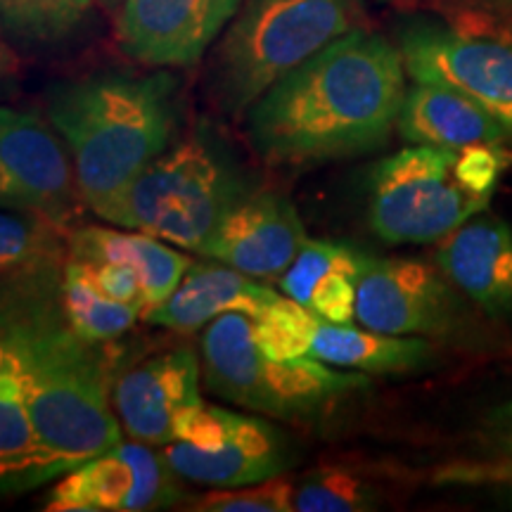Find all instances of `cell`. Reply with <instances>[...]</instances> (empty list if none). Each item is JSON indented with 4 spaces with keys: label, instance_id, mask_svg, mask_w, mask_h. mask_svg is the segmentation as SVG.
I'll list each match as a JSON object with an SVG mask.
<instances>
[{
    "label": "cell",
    "instance_id": "6da1fadb",
    "mask_svg": "<svg viewBox=\"0 0 512 512\" xmlns=\"http://www.w3.org/2000/svg\"><path fill=\"white\" fill-rule=\"evenodd\" d=\"M406 91L399 46L358 27L273 83L249 107L247 138L275 166L368 155L392 136Z\"/></svg>",
    "mask_w": 512,
    "mask_h": 512
},
{
    "label": "cell",
    "instance_id": "7a4b0ae2",
    "mask_svg": "<svg viewBox=\"0 0 512 512\" xmlns=\"http://www.w3.org/2000/svg\"><path fill=\"white\" fill-rule=\"evenodd\" d=\"M53 275L48 268L5 278L0 344L22 377L50 482L121 444V422L107 401L105 354L69 325L62 299L48 290Z\"/></svg>",
    "mask_w": 512,
    "mask_h": 512
},
{
    "label": "cell",
    "instance_id": "3957f363",
    "mask_svg": "<svg viewBox=\"0 0 512 512\" xmlns=\"http://www.w3.org/2000/svg\"><path fill=\"white\" fill-rule=\"evenodd\" d=\"M48 114L72 152L83 204L98 214L171 145L176 79L166 72L83 76L53 88Z\"/></svg>",
    "mask_w": 512,
    "mask_h": 512
},
{
    "label": "cell",
    "instance_id": "277c9868",
    "mask_svg": "<svg viewBox=\"0 0 512 512\" xmlns=\"http://www.w3.org/2000/svg\"><path fill=\"white\" fill-rule=\"evenodd\" d=\"M256 188L221 140L195 131L152 159L98 216L202 254L230 211Z\"/></svg>",
    "mask_w": 512,
    "mask_h": 512
},
{
    "label": "cell",
    "instance_id": "5b68a950",
    "mask_svg": "<svg viewBox=\"0 0 512 512\" xmlns=\"http://www.w3.org/2000/svg\"><path fill=\"white\" fill-rule=\"evenodd\" d=\"M363 0H245L209 64V91L240 117L273 83L361 27Z\"/></svg>",
    "mask_w": 512,
    "mask_h": 512
},
{
    "label": "cell",
    "instance_id": "8992f818",
    "mask_svg": "<svg viewBox=\"0 0 512 512\" xmlns=\"http://www.w3.org/2000/svg\"><path fill=\"white\" fill-rule=\"evenodd\" d=\"M313 356L268 358L256 344L254 318L228 311L202 332L204 382L247 411L278 420H316L351 394L366 392V373H342Z\"/></svg>",
    "mask_w": 512,
    "mask_h": 512
},
{
    "label": "cell",
    "instance_id": "52a82bcc",
    "mask_svg": "<svg viewBox=\"0 0 512 512\" xmlns=\"http://www.w3.org/2000/svg\"><path fill=\"white\" fill-rule=\"evenodd\" d=\"M460 150L413 145L370 171L368 223L387 245H430L482 214L491 197L463 181Z\"/></svg>",
    "mask_w": 512,
    "mask_h": 512
},
{
    "label": "cell",
    "instance_id": "ba28073f",
    "mask_svg": "<svg viewBox=\"0 0 512 512\" xmlns=\"http://www.w3.org/2000/svg\"><path fill=\"white\" fill-rule=\"evenodd\" d=\"M399 50L413 81L456 88L494 117L512 143V41L470 34L430 19L399 29Z\"/></svg>",
    "mask_w": 512,
    "mask_h": 512
},
{
    "label": "cell",
    "instance_id": "9c48e42d",
    "mask_svg": "<svg viewBox=\"0 0 512 512\" xmlns=\"http://www.w3.org/2000/svg\"><path fill=\"white\" fill-rule=\"evenodd\" d=\"M460 292L434 264L415 259H375L358 280L356 318L387 335L453 339L470 325Z\"/></svg>",
    "mask_w": 512,
    "mask_h": 512
},
{
    "label": "cell",
    "instance_id": "30bf717a",
    "mask_svg": "<svg viewBox=\"0 0 512 512\" xmlns=\"http://www.w3.org/2000/svg\"><path fill=\"white\" fill-rule=\"evenodd\" d=\"M0 195L5 207L41 216L60 230L79 219L83 197L72 162L34 112L0 110Z\"/></svg>",
    "mask_w": 512,
    "mask_h": 512
},
{
    "label": "cell",
    "instance_id": "8fae6325",
    "mask_svg": "<svg viewBox=\"0 0 512 512\" xmlns=\"http://www.w3.org/2000/svg\"><path fill=\"white\" fill-rule=\"evenodd\" d=\"M178 477L143 441L112 446L83 463L53 486L46 510L50 512H140L169 508L183 498Z\"/></svg>",
    "mask_w": 512,
    "mask_h": 512
},
{
    "label": "cell",
    "instance_id": "7c38bea8",
    "mask_svg": "<svg viewBox=\"0 0 512 512\" xmlns=\"http://www.w3.org/2000/svg\"><path fill=\"white\" fill-rule=\"evenodd\" d=\"M245 0H124L119 48L150 67H192L233 22Z\"/></svg>",
    "mask_w": 512,
    "mask_h": 512
},
{
    "label": "cell",
    "instance_id": "4fadbf2b",
    "mask_svg": "<svg viewBox=\"0 0 512 512\" xmlns=\"http://www.w3.org/2000/svg\"><path fill=\"white\" fill-rule=\"evenodd\" d=\"M162 453L178 477L209 489L266 482L285 475L294 463L292 441L283 432L271 422L242 413H230L226 439L214 448L171 441Z\"/></svg>",
    "mask_w": 512,
    "mask_h": 512
},
{
    "label": "cell",
    "instance_id": "5bb4252c",
    "mask_svg": "<svg viewBox=\"0 0 512 512\" xmlns=\"http://www.w3.org/2000/svg\"><path fill=\"white\" fill-rule=\"evenodd\" d=\"M299 211L285 195L256 188L221 223L202 256L252 278H280L306 245Z\"/></svg>",
    "mask_w": 512,
    "mask_h": 512
},
{
    "label": "cell",
    "instance_id": "9a60e30c",
    "mask_svg": "<svg viewBox=\"0 0 512 512\" xmlns=\"http://www.w3.org/2000/svg\"><path fill=\"white\" fill-rule=\"evenodd\" d=\"M112 401L128 437L150 446L171 444L178 418L202 403L200 358L190 349L147 358L119 377Z\"/></svg>",
    "mask_w": 512,
    "mask_h": 512
},
{
    "label": "cell",
    "instance_id": "2e32d148",
    "mask_svg": "<svg viewBox=\"0 0 512 512\" xmlns=\"http://www.w3.org/2000/svg\"><path fill=\"white\" fill-rule=\"evenodd\" d=\"M434 264L479 311L512 318V223L477 214L439 242Z\"/></svg>",
    "mask_w": 512,
    "mask_h": 512
},
{
    "label": "cell",
    "instance_id": "e0dca14e",
    "mask_svg": "<svg viewBox=\"0 0 512 512\" xmlns=\"http://www.w3.org/2000/svg\"><path fill=\"white\" fill-rule=\"evenodd\" d=\"M396 128L408 143L448 150L475 145L505 147L510 143L503 126L482 105L456 88L432 81H415L408 88Z\"/></svg>",
    "mask_w": 512,
    "mask_h": 512
},
{
    "label": "cell",
    "instance_id": "ac0fdd59",
    "mask_svg": "<svg viewBox=\"0 0 512 512\" xmlns=\"http://www.w3.org/2000/svg\"><path fill=\"white\" fill-rule=\"evenodd\" d=\"M280 294L259 285L252 275L226 264H192L176 292L164 304L145 311V320L162 328L190 332L204 328L223 313L238 311L256 318Z\"/></svg>",
    "mask_w": 512,
    "mask_h": 512
},
{
    "label": "cell",
    "instance_id": "d6986e66",
    "mask_svg": "<svg viewBox=\"0 0 512 512\" xmlns=\"http://www.w3.org/2000/svg\"><path fill=\"white\" fill-rule=\"evenodd\" d=\"M69 259L83 264H100V261H117L131 266L138 273L145 290L147 309L164 304L176 287L181 285L185 273L195 261L188 256L166 247L155 235L126 233V230H110L100 226L76 228L67 235Z\"/></svg>",
    "mask_w": 512,
    "mask_h": 512
},
{
    "label": "cell",
    "instance_id": "ffe728a7",
    "mask_svg": "<svg viewBox=\"0 0 512 512\" xmlns=\"http://www.w3.org/2000/svg\"><path fill=\"white\" fill-rule=\"evenodd\" d=\"M311 356L366 375H411L430 368L437 361V349L425 337L366 332L323 320L313 339Z\"/></svg>",
    "mask_w": 512,
    "mask_h": 512
},
{
    "label": "cell",
    "instance_id": "44dd1931",
    "mask_svg": "<svg viewBox=\"0 0 512 512\" xmlns=\"http://www.w3.org/2000/svg\"><path fill=\"white\" fill-rule=\"evenodd\" d=\"M0 475L5 494L50 482L48 460L31 418L15 361L0 351Z\"/></svg>",
    "mask_w": 512,
    "mask_h": 512
},
{
    "label": "cell",
    "instance_id": "7402d4cb",
    "mask_svg": "<svg viewBox=\"0 0 512 512\" xmlns=\"http://www.w3.org/2000/svg\"><path fill=\"white\" fill-rule=\"evenodd\" d=\"M434 482L512 491V396L486 415L460 456L434 472Z\"/></svg>",
    "mask_w": 512,
    "mask_h": 512
},
{
    "label": "cell",
    "instance_id": "603a6c76",
    "mask_svg": "<svg viewBox=\"0 0 512 512\" xmlns=\"http://www.w3.org/2000/svg\"><path fill=\"white\" fill-rule=\"evenodd\" d=\"M62 309L69 325L88 342L102 344L124 335L133 328L143 309L133 304L117 302L93 285L79 261L69 259L60 280Z\"/></svg>",
    "mask_w": 512,
    "mask_h": 512
},
{
    "label": "cell",
    "instance_id": "cb8c5ba5",
    "mask_svg": "<svg viewBox=\"0 0 512 512\" xmlns=\"http://www.w3.org/2000/svg\"><path fill=\"white\" fill-rule=\"evenodd\" d=\"M93 0H0L5 36L24 46H53L91 17Z\"/></svg>",
    "mask_w": 512,
    "mask_h": 512
},
{
    "label": "cell",
    "instance_id": "d4e9b609",
    "mask_svg": "<svg viewBox=\"0 0 512 512\" xmlns=\"http://www.w3.org/2000/svg\"><path fill=\"white\" fill-rule=\"evenodd\" d=\"M60 230L41 216L5 211L0 221V266L3 278L55 268L60 256Z\"/></svg>",
    "mask_w": 512,
    "mask_h": 512
},
{
    "label": "cell",
    "instance_id": "484cf974",
    "mask_svg": "<svg viewBox=\"0 0 512 512\" xmlns=\"http://www.w3.org/2000/svg\"><path fill=\"white\" fill-rule=\"evenodd\" d=\"M320 323L323 320L304 304L294 302L292 297H280L254 318V337L268 358L294 361L311 356Z\"/></svg>",
    "mask_w": 512,
    "mask_h": 512
},
{
    "label": "cell",
    "instance_id": "4316f807",
    "mask_svg": "<svg viewBox=\"0 0 512 512\" xmlns=\"http://www.w3.org/2000/svg\"><path fill=\"white\" fill-rule=\"evenodd\" d=\"M373 261V256H368L356 247L339 245V242L306 240V245L297 254V259L280 275V290L287 297H292L294 302L309 306L313 287H316L320 278H325L328 273L344 271L361 280V275L368 271V266Z\"/></svg>",
    "mask_w": 512,
    "mask_h": 512
},
{
    "label": "cell",
    "instance_id": "83f0119b",
    "mask_svg": "<svg viewBox=\"0 0 512 512\" xmlns=\"http://www.w3.org/2000/svg\"><path fill=\"white\" fill-rule=\"evenodd\" d=\"M375 508L373 486L339 467L311 472L294 484L297 512H361Z\"/></svg>",
    "mask_w": 512,
    "mask_h": 512
},
{
    "label": "cell",
    "instance_id": "f1b7e54d",
    "mask_svg": "<svg viewBox=\"0 0 512 512\" xmlns=\"http://www.w3.org/2000/svg\"><path fill=\"white\" fill-rule=\"evenodd\" d=\"M192 510L200 512H290L294 510V484L280 477L266 482L238 486V489H216L195 498Z\"/></svg>",
    "mask_w": 512,
    "mask_h": 512
},
{
    "label": "cell",
    "instance_id": "f546056e",
    "mask_svg": "<svg viewBox=\"0 0 512 512\" xmlns=\"http://www.w3.org/2000/svg\"><path fill=\"white\" fill-rule=\"evenodd\" d=\"M358 302V278L351 273L335 271L320 278L313 287L311 302L306 309H311L320 320L337 325H351L356 318Z\"/></svg>",
    "mask_w": 512,
    "mask_h": 512
},
{
    "label": "cell",
    "instance_id": "4dcf8cb0",
    "mask_svg": "<svg viewBox=\"0 0 512 512\" xmlns=\"http://www.w3.org/2000/svg\"><path fill=\"white\" fill-rule=\"evenodd\" d=\"M230 413L226 408L209 406V403H197L185 411L176 422V441H188L200 448H214L221 444L228 434Z\"/></svg>",
    "mask_w": 512,
    "mask_h": 512
},
{
    "label": "cell",
    "instance_id": "1f68e13d",
    "mask_svg": "<svg viewBox=\"0 0 512 512\" xmlns=\"http://www.w3.org/2000/svg\"><path fill=\"white\" fill-rule=\"evenodd\" d=\"M79 264L100 292L117 299V302L138 306L145 313L147 302L143 283H140L138 273L131 266L117 264V261H100V264H83V261H79Z\"/></svg>",
    "mask_w": 512,
    "mask_h": 512
},
{
    "label": "cell",
    "instance_id": "d6a6232c",
    "mask_svg": "<svg viewBox=\"0 0 512 512\" xmlns=\"http://www.w3.org/2000/svg\"><path fill=\"white\" fill-rule=\"evenodd\" d=\"M121 3H124V0H98V5H102L105 10H119Z\"/></svg>",
    "mask_w": 512,
    "mask_h": 512
}]
</instances>
